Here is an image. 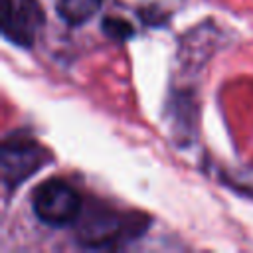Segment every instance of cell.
Wrapping results in <instances>:
<instances>
[{
  "label": "cell",
  "mask_w": 253,
  "mask_h": 253,
  "mask_svg": "<svg viewBox=\"0 0 253 253\" xmlns=\"http://www.w3.org/2000/svg\"><path fill=\"white\" fill-rule=\"evenodd\" d=\"M55 8L61 20H65L71 26H79L99 12L101 0H57Z\"/></svg>",
  "instance_id": "obj_5"
},
{
  "label": "cell",
  "mask_w": 253,
  "mask_h": 253,
  "mask_svg": "<svg viewBox=\"0 0 253 253\" xmlns=\"http://www.w3.org/2000/svg\"><path fill=\"white\" fill-rule=\"evenodd\" d=\"M4 8H2V30H4V36L18 43V45H32L34 43V30H36V24L42 22V16L40 12L34 8L36 6H28L26 2L24 4H12V0H4L2 2Z\"/></svg>",
  "instance_id": "obj_4"
},
{
  "label": "cell",
  "mask_w": 253,
  "mask_h": 253,
  "mask_svg": "<svg viewBox=\"0 0 253 253\" xmlns=\"http://www.w3.org/2000/svg\"><path fill=\"white\" fill-rule=\"evenodd\" d=\"M47 152L34 140H6L0 152L2 180L6 188L20 186L47 162Z\"/></svg>",
  "instance_id": "obj_3"
},
{
  "label": "cell",
  "mask_w": 253,
  "mask_h": 253,
  "mask_svg": "<svg viewBox=\"0 0 253 253\" xmlns=\"http://www.w3.org/2000/svg\"><path fill=\"white\" fill-rule=\"evenodd\" d=\"M134 223L136 221H128L126 215L111 210H91L77 223V239L85 247L93 249L111 247L117 241L125 239Z\"/></svg>",
  "instance_id": "obj_2"
},
{
  "label": "cell",
  "mask_w": 253,
  "mask_h": 253,
  "mask_svg": "<svg viewBox=\"0 0 253 253\" xmlns=\"http://www.w3.org/2000/svg\"><path fill=\"white\" fill-rule=\"evenodd\" d=\"M36 217L51 227H63L77 221L81 211V200L77 192L63 180H47L40 184L32 196Z\"/></svg>",
  "instance_id": "obj_1"
},
{
  "label": "cell",
  "mask_w": 253,
  "mask_h": 253,
  "mask_svg": "<svg viewBox=\"0 0 253 253\" xmlns=\"http://www.w3.org/2000/svg\"><path fill=\"white\" fill-rule=\"evenodd\" d=\"M103 30L107 36H113V38H126L130 36L132 28L125 22V20H119V18H111V20H105L103 22Z\"/></svg>",
  "instance_id": "obj_6"
}]
</instances>
